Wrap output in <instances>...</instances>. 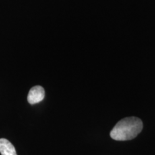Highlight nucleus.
Listing matches in <instances>:
<instances>
[{
  "mask_svg": "<svg viewBox=\"0 0 155 155\" xmlns=\"http://www.w3.org/2000/svg\"><path fill=\"white\" fill-rule=\"evenodd\" d=\"M143 129V123L140 119L134 116L121 119L115 125L110 132L114 140L127 141L134 139Z\"/></svg>",
  "mask_w": 155,
  "mask_h": 155,
  "instance_id": "f257e3e1",
  "label": "nucleus"
},
{
  "mask_svg": "<svg viewBox=\"0 0 155 155\" xmlns=\"http://www.w3.org/2000/svg\"><path fill=\"white\" fill-rule=\"evenodd\" d=\"M0 153L2 155H17L12 144L4 138L0 139Z\"/></svg>",
  "mask_w": 155,
  "mask_h": 155,
  "instance_id": "7ed1b4c3",
  "label": "nucleus"
},
{
  "mask_svg": "<svg viewBox=\"0 0 155 155\" xmlns=\"http://www.w3.org/2000/svg\"><path fill=\"white\" fill-rule=\"evenodd\" d=\"M45 95V93L44 88L42 86H34L29 91L28 101L32 105L38 104V103L42 101L44 99Z\"/></svg>",
  "mask_w": 155,
  "mask_h": 155,
  "instance_id": "f03ea898",
  "label": "nucleus"
}]
</instances>
